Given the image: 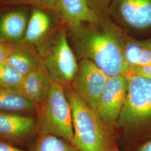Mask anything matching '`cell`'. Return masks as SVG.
Returning a JSON list of instances; mask_svg holds the SVG:
<instances>
[{"label": "cell", "mask_w": 151, "mask_h": 151, "mask_svg": "<svg viewBox=\"0 0 151 151\" xmlns=\"http://www.w3.org/2000/svg\"><path fill=\"white\" fill-rule=\"evenodd\" d=\"M66 26L68 38L79 60H91L109 77L129 72L123 53L126 32L109 16Z\"/></svg>", "instance_id": "cell-1"}, {"label": "cell", "mask_w": 151, "mask_h": 151, "mask_svg": "<svg viewBox=\"0 0 151 151\" xmlns=\"http://www.w3.org/2000/svg\"><path fill=\"white\" fill-rule=\"evenodd\" d=\"M67 90L74 133L72 145L78 151H110L113 144L107 125L70 88Z\"/></svg>", "instance_id": "cell-2"}, {"label": "cell", "mask_w": 151, "mask_h": 151, "mask_svg": "<svg viewBox=\"0 0 151 151\" xmlns=\"http://www.w3.org/2000/svg\"><path fill=\"white\" fill-rule=\"evenodd\" d=\"M128 91L116 123L132 135H151V80L125 74Z\"/></svg>", "instance_id": "cell-3"}, {"label": "cell", "mask_w": 151, "mask_h": 151, "mask_svg": "<svg viewBox=\"0 0 151 151\" xmlns=\"http://www.w3.org/2000/svg\"><path fill=\"white\" fill-rule=\"evenodd\" d=\"M52 82L70 88L78 69V63L68 42L67 26L63 22L54 29L40 53Z\"/></svg>", "instance_id": "cell-4"}, {"label": "cell", "mask_w": 151, "mask_h": 151, "mask_svg": "<svg viewBox=\"0 0 151 151\" xmlns=\"http://www.w3.org/2000/svg\"><path fill=\"white\" fill-rule=\"evenodd\" d=\"M39 135H55L73 141V128L70 104L65 88L52 82L48 96L42 104L38 119Z\"/></svg>", "instance_id": "cell-5"}, {"label": "cell", "mask_w": 151, "mask_h": 151, "mask_svg": "<svg viewBox=\"0 0 151 151\" xmlns=\"http://www.w3.org/2000/svg\"><path fill=\"white\" fill-rule=\"evenodd\" d=\"M108 16L132 38L151 35V0H112Z\"/></svg>", "instance_id": "cell-6"}, {"label": "cell", "mask_w": 151, "mask_h": 151, "mask_svg": "<svg viewBox=\"0 0 151 151\" xmlns=\"http://www.w3.org/2000/svg\"><path fill=\"white\" fill-rule=\"evenodd\" d=\"M109 77L89 60H80L70 88L94 110Z\"/></svg>", "instance_id": "cell-7"}, {"label": "cell", "mask_w": 151, "mask_h": 151, "mask_svg": "<svg viewBox=\"0 0 151 151\" xmlns=\"http://www.w3.org/2000/svg\"><path fill=\"white\" fill-rule=\"evenodd\" d=\"M128 91V80L125 75L108 78L99 98L96 112L106 125L116 123Z\"/></svg>", "instance_id": "cell-8"}, {"label": "cell", "mask_w": 151, "mask_h": 151, "mask_svg": "<svg viewBox=\"0 0 151 151\" xmlns=\"http://www.w3.org/2000/svg\"><path fill=\"white\" fill-rule=\"evenodd\" d=\"M38 129V119L22 114L0 111V140L22 143Z\"/></svg>", "instance_id": "cell-9"}, {"label": "cell", "mask_w": 151, "mask_h": 151, "mask_svg": "<svg viewBox=\"0 0 151 151\" xmlns=\"http://www.w3.org/2000/svg\"><path fill=\"white\" fill-rule=\"evenodd\" d=\"M47 9L34 7L30 15L24 37L22 42L32 44L40 53L57 26H54Z\"/></svg>", "instance_id": "cell-10"}, {"label": "cell", "mask_w": 151, "mask_h": 151, "mask_svg": "<svg viewBox=\"0 0 151 151\" xmlns=\"http://www.w3.org/2000/svg\"><path fill=\"white\" fill-rule=\"evenodd\" d=\"M30 15V11L24 7L0 12V40L14 44L22 42Z\"/></svg>", "instance_id": "cell-11"}, {"label": "cell", "mask_w": 151, "mask_h": 151, "mask_svg": "<svg viewBox=\"0 0 151 151\" xmlns=\"http://www.w3.org/2000/svg\"><path fill=\"white\" fill-rule=\"evenodd\" d=\"M54 13L66 25L91 22L99 17L92 10L86 0H56Z\"/></svg>", "instance_id": "cell-12"}, {"label": "cell", "mask_w": 151, "mask_h": 151, "mask_svg": "<svg viewBox=\"0 0 151 151\" xmlns=\"http://www.w3.org/2000/svg\"><path fill=\"white\" fill-rule=\"evenodd\" d=\"M6 62L24 77L44 65L43 58L36 48L22 42L14 44L13 50Z\"/></svg>", "instance_id": "cell-13"}, {"label": "cell", "mask_w": 151, "mask_h": 151, "mask_svg": "<svg viewBox=\"0 0 151 151\" xmlns=\"http://www.w3.org/2000/svg\"><path fill=\"white\" fill-rule=\"evenodd\" d=\"M52 81L44 65L24 77L20 92L35 104H43L48 96Z\"/></svg>", "instance_id": "cell-14"}, {"label": "cell", "mask_w": 151, "mask_h": 151, "mask_svg": "<svg viewBox=\"0 0 151 151\" xmlns=\"http://www.w3.org/2000/svg\"><path fill=\"white\" fill-rule=\"evenodd\" d=\"M38 106L20 92L0 87V111L14 113H32Z\"/></svg>", "instance_id": "cell-15"}, {"label": "cell", "mask_w": 151, "mask_h": 151, "mask_svg": "<svg viewBox=\"0 0 151 151\" xmlns=\"http://www.w3.org/2000/svg\"><path fill=\"white\" fill-rule=\"evenodd\" d=\"M123 53L129 67L151 65V50L140 40L130 37L127 33L124 38Z\"/></svg>", "instance_id": "cell-16"}, {"label": "cell", "mask_w": 151, "mask_h": 151, "mask_svg": "<svg viewBox=\"0 0 151 151\" xmlns=\"http://www.w3.org/2000/svg\"><path fill=\"white\" fill-rule=\"evenodd\" d=\"M33 151H78L69 142L53 135H39Z\"/></svg>", "instance_id": "cell-17"}, {"label": "cell", "mask_w": 151, "mask_h": 151, "mask_svg": "<svg viewBox=\"0 0 151 151\" xmlns=\"http://www.w3.org/2000/svg\"><path fill=\"white\" fill-rule=\"evenodd\" d=\"M24 77L7 62L0 64V87L20 92Z\"/></svg>", "instance_id": "cell-18"}, {"label": "cell", "mask_w": 151, "mask_h": 151, "mask_svg": "<svg viewBox=\"0 0 151 151\" xmlns=\"http://www.w3.org/2000/svg\"><path fill=\"white\" fill-rule=\"evenodd\" d=\"M92 11L98 16H108L109 7L112 0H86Z\"/></svg>", "instance_id": "cell-19"}, {"label": "cell", "mask_w": 151, "mask_h": 151, "mask_svg": "<svg viewBox=\"0 0 151 151\" xmlns=\"http://www.w3.org/2000/svg\"><path fill=\"white\" fill-rule=\"evenodd\" d=\"M16 2L29 4L36 7L47 9L54 12L56 0H14Z\"/></svg>", "instance_id": "cell-20"}, {"label": "cell", "mask_w": 151, "mask_h": 151, "mask_svg": "<svg viewBox=\"0 0 151 151\" xmlns=\"http://www.w3.org/2000/svg\"><path fill=\"white\" fill-rule=\"evenodd\" d=\"M14 48V43L0 40V64L6 62V60Z\"/></svg>", "instance_id": "cell-21"}, {"label": "cell", "mask_w": 151, "mask_h": 151, "mask_svg": "<svg viewBox=\"0 0 151 151\" xmlns=\"http://www.w3.org/2000/svg\"><path fill=\"white\" fill-rule=\"evenodd\" d=\"M129 72L151 80V65L130 67Z\"/></svg>", "instance_id": "cell-22"}, {"label": "cell", "mask_w": 151, "mask_h": 151, "mask_svg": "<svg viewBox=\"0 0 151 151\" xmlns=\"http://www.w3.org/2000/svg\"><path fill=\"white\" fill-rule=\"evenodd\" d=\"M0 151H30L18 148L10 143L0 140Z\"/></svg>", "instance_id": "cell-23"}, {"label": "cell", "mask_w": 151, "mask_h": 151, "mask_svg": "<svg viewBox=\"0 0 151 151\" xmlns=\"http://www.w3.org/2000/svg\"><path fill=\"white\" fill-rule=\"evenodd\" d=\"M137 151H151V139L140 146Z\"/></svg>", "instance_id": "cell-24"}, {"label": "cell", "mask_w": 151, "mask_h": 151, "mask_svg": "<svg viewBox=\"0 0 151 151\" xmlns=\"http://www.w3.org/2000/svg\"><path fill=\"white\" fill-rule=\"evenodd\" d=\"M140 40L142 41V43L151 50V37L144 40Z\"/></svg>", "instance_id": "cell-25"}, {"label": "cell", "mask_w": 151, "mask_h": 151, "mask_svg": "<svg viewBox=\"0 0 151 151\" xmlns=\"http://www.w3.org/2000/svg\"><path fill=\"white\" fill-rule=\"evenodd\" d=\"M110 151H120L119 150V149H118L117 148V147H115V146H113L111 147V149H110Z\"/></svg>", "instance_id": "cell-26"}]
</instances>
